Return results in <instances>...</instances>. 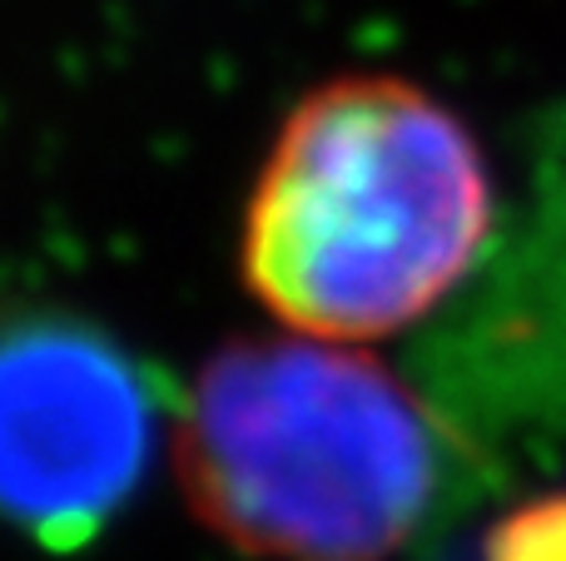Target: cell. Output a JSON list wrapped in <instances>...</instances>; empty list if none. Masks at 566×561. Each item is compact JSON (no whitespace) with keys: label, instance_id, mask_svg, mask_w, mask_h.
I'll list each match as a JSON object with an SVG mask.
<instances>
[{"label":"cell","instance_id":"6da1fadb","mask_svg":"<svg viewBox=\"0 0 566 561\" xmlns=\"http://www.w3.org/2000/svg\"><path fill=\"white\" fill-rule=\"evenodd\" d=\"M492 234L472 129L398 75H343L293 105L244 214V284L313 338H382L458 288Z\"/></svg>","mask_w":566,"mask_h":561},{"label":"cell","instance_id":"7a4b0ae2","mask_svg":"<svg viewBox=\"0 0 566 561\" xmlns=\"http://www.w3.org/2000/svg\"><path fill=\"white\" fill-rule=\"evenodd\" d=\"M442 433L378 358L333 338H234L175 433L195 517L259 561H388L442 493Z\"/></svg>","mask_w":566,"mask_h":561},{"label":"cell","instance_id":"3957f363","mask_svg":"<svg viewBox=\"0 0 566 561\" xmlns=\"http://www.w3.org/2000/svg\"><path fill=\"white\" fill-rule=\"evenodd\" d=\"M155 383L90 318L0 324V522L45 552L95 542L155 447Z\"/></svg>","mask_w":566,"mask_h":561},{"label":"cell","instance_id":"277c9868","mask_svg":"<svg viewBox=\"0 0 566 561\" xmlns=\"http://www.w3.org/2000/svg\"><path fill=\"white\" fill-rule=\"evenodd\" d=\"M482 561H566V493L512 507L488 532Z\"/></svg>","mask_w":566,"mask_h":561}]
</instances>
